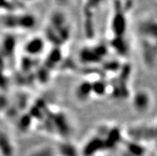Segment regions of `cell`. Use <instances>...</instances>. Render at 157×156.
I'll return each instance as SVG.
<instances>
[{"label": "cell", "instance_id": "6da1fadb", "mask_svg": "<svg viewBox=\"0 0 157 156\" xmlns=\"http://www.w3.org/2000/svg\"><path fill=\"white\" fill-rule=\"evenodd\" d=\"M125 131L117 124H99L79 146L81 156H105L119 149L125 139Z\"/></svg>", "mask_w": 157, "mask_h": 156}, {"label": "cell", "instance_id": "7a4b0ae2", "mask_svg": "<svg viewBox=\"0 0 157 156\" xmlns=\"http://www.w3.org/2000/svg\"><path fill=\"white\" fill-rule=\"evenodd\" d=\"M71 33V23L67 14L58 10L51 12L45 25V39L61 44L70 38Z\"/></svg>", "mask_w": 157, "mask_h": 156}, {"label": "cell", "instance_id": "3957f363", "mask_svg": "<svg viewBox=\"0 0 157 156\" xmlns=\"http://www.w3.org/2000/svg\"><path fill=\"white\" fill-rule=\"evenodd\" d=\"M38 18L26 10H18L0 15V26L7 32H24L36 27Z\"/></svg>", "mask_w": 157, "mask_h": 156}, {"label": "cell", "instance_id": "277c9868", "mask_svg": "<svg viewBox=\"0 0 157 156\" xmlns=\"http://www.w3.org/2000/svg\"><path fill=\"white\" fill-rule=\"evenodd\" d=\"M154 105L152 93L147 89H138L131 97V107L136 114H145L150 112Z\"/></svg>", "mask_w": 157, "mask_h": 156}, {"label": "cell", "instance_id": "5b68a950", "mask_svg": "<svg viewBox=\"0 0 157 156\" xmlns=\"http://www.w3.org/2000/svg\"><path fill=\"white\" fill-rule=\"evenodd\" d=\"M119 149L121 151V156H146L147 153L146 144L127 138Z\"/></svg>", "mask_w": 157, "mask_h": 156}, {"label": "cell", "instance_id": "8992f818", "mask_svg": "<svg viewBox=\"0 0 157 156\" xmlns=\"http://www.w3.org/2000/svg\"><path fill=\"white\" fill-rule=\"evenodd\" d=\"M18 151L14 136L7 131L0 128V156H16Z\"/></svg>", "mask_w": 157, "mask_h": 156}, {"label": "cell", "instance_id": "52a82bcc", "mask_svg": "<svg viewBox=\"0 0 157 156\" xmlns=\"http://www.w3.org/2000/svg\"><path fill=\"white\" fill-rule=\"evenodd\" d=\"M54 146L57 156H81L79 146L70 139L58 140Z\"/></svg>", "mask_w": 157, "mask_h": 156}, {"label": "cell", "instance_id": "ba28073f", "mask_svg": "<svg viewBox=\"0 0 157 156\" xmlns=\"http://www.w3.org/2000/svg\"><path fill=\"white\" fill-rule=\"evenodd\" d=\"M27 2H18V1H1L0 2V15L4 14H8L11 12L18 11V10H26L27 7Z\"/></svg>", "mask_w": 157, "mask_h": 156}, {"label": "cell", "instance_id": "9c48e42d", "mask_svg": "<svg viewBox=\"0 0 157 156\" xmlns=\"http://www.w3.org/2000/svg\"><path fill=\"white\" fill-rule=\"evenodd\" d=\"M43 38H39V37H35L32 38L29 40L24 46L25 51L31 54H37L40 53L43 50L44 42L46 39H42Z\"/></svg>", "mask_w": 157, "mask_h": 156}, {"label": "cell", "instance_id": "30bf717a", "mask_svg": "<svg viewBox=\"0 0 157 156\" xmlns=\"http://www.w3.org/2000/svg\"><path fill=\"white\" fill-rule=\"evenodd\" d=\"M27 156H57L54 146L49 144H42L32 148Z\"/></svg>", "mask_w": 157, "mask_h": 156}]
</instances>
